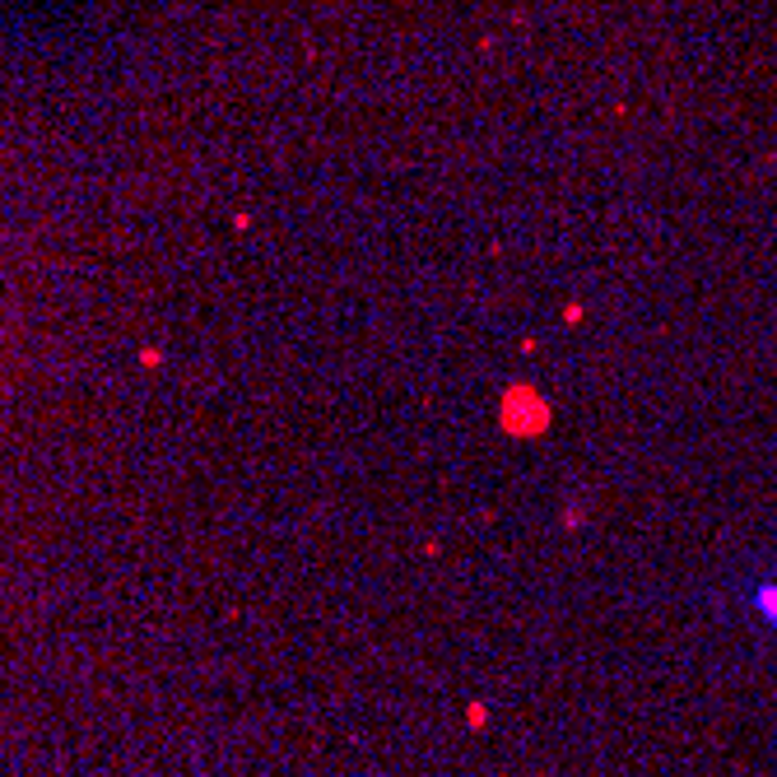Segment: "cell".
I'll return each instance as SVG.
<instances>
[{
  "instance_id": "obj_1",
  "label": "cell",
  "mask_w": 777,
  "mask_h": 777,
  "mask_svg": "<svg viewBox=\"0 0 777 777\" xmlns=\"http://www.w3.org/2000/svg\"><path fill=\"white\" fill-rule=\"evenodd\" d=\"M740 606L754 624H763L768 634H777V573H759L740 587Z\"/></svg>"
}]
</instances>
